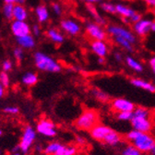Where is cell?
Returning a JSON list of instances; mask_svg holds the SVG:
<instances>
[{"mask_svg": "<svg viewBox=\"0 0 155 155\" xmlns=\"http://www.w3.org/2000/svg\"><path fill=\"white\" fill-rule=\"evenodd\" d=\"M115 9H116V13H118L125 18H129L136 14L135 10H133L124 5H121V4L115 5Z\"/></svg>", "mask_w": 155, "mask_h": 155, "instance_id": "cell-21", "label": "cell"}, {"mask_svg": "<svg viewBox=\"0 0 155 155\" xmlns=\"http://www.w3.org/2000/svg\"><path fill=\"white\" fill-rule=\"evenodd\" d=\"M2 134H3V132H2V130H1V129H0V137H1V136H2Z\"/></svg>", "mask_w": 155, "mask_h": 155, "instance_id": "cell-54", "label": "cell"}, {"mask_svg": "<svg viewBox=\"0 0 155 155\" xmlns=\"http://www.w3.org/2000/svg\"><path fill=\"white\" fill-rule=\"evenodd\" d=\"M122 140L121 136L114 130H112L109 134L106 135V137L104 139L103 142L108 146L111 147H114V146H117Z\"/></svg>", "mask_w": 155, "mask_h": 155, "instance_id": "cell-16", "label": "cell"}, {"mask_svg": "<svg viewBox=\"0 0 155 155\" xmlns=\"http://www.w3.org/2000/svg\"><path fill=\"white\" fill-rule=\"evenodd\" d=\"M17 42L19 47L24 48V49H32L35 46V40L31 34L17 38Z\"/></svg>", "mask_w": 155, "mask_h": 155, "instance_id": "cell-18", "label": "cell"}, {"mask_svg": "<svg viewBox=\"0 0 155 155\" xmlns=\"http://www.w3.org/2000/svg\"><path fill=\"white\" fill-rule=\"evenodd\" d=\"M110 105L112 109L116 112H133L136 105L133 102L125 99V98H115L110 102Z\"/></svg>", "mask_w": 155, "mask_h": 155, "instance_id": "cell-7", "label": "cell"}, {"mask_svg": "<svg viewBox=\"0 0 155 155\" xmlns=\"http://www.w3.org/2000/svg\"><path fill=\"white\" fill-rule=\"evenodd\" d=\"M12 67H13V64L10 60H5L2 63V68H3V71H5V72L10 71L12 69Z\"/></svg>", "mask_w": 155, "mask_h": 155, "instance_id": "cell-38", "label": "cell"}, {"mask_svg": "<svg viewBox=\"0 0 155 155\" xmlns=\"http://www.w3.org/2000/svg\"><path fill=\"white\" fill-rule=\"evenodd\" d=\"M126 139L142 153H150L155 144V138L149 133L132 129L126 134Z\"/></svg>", "mask_w": 155, "mask_h": 155, "instance_id": "cell-1", "label": "cell"}, {"mask_svg": "<svg viewBox=\"0 0 155 155\" xmlns=\"http://www.w3.org/2000/svg\"><path fill=\"white\" fill-rule=\"evenodd\" d=\"M47 37L55 44H62L64 42V36L55 29H50L46 32Z\"/></svg>", "mask_w": 155, "mask_h": 155, "instance_id": "cell-23", "label": "cell"}, {"mask_svg": "<svg viewBox=\"0 0 155 155\" xmlns=\"http://www.w3.org/2000/svg\"><path fill=\"white\" fill-rule=\"evenodd\" d=\"M13 11H14L13 4H5L3 6V14L8 21H12V19H14Z\"/></svg>", "mask_w": 155, "mask_h": 155, "instance_id": "cell-29", "label": "cell"}, {"mask_svg": "<svg viewBox=\"0 0 155 155\" xmlns=\"http://www.w3.org/2000/svg\"><path fill=\"white\" fill-rule=\"evenodd\" d=\"M25 3V0H18L17 1V4H18V5H23Z\"/></svg>", "mask_w": 155, "mask_h": 155, "instance_id": "cell-52", "label": "cell"}, {"mask_svg": "<svg viewBox=\"0 0 155 155\" xmlns=\"http://www.w3.org/2000/svg\"><path fill=\"white\" fill-rule=\"evenodd\" d=\"M130 124L133 129L143 133L150 134V132L154 128L153 121L151 118H143V117H136V116H133V118L130 121Z\"/></svg>", "mask_w": 155, "mask_h": 155, "instance_id": "cell-5", "label": "cell"}, {"mask_svg": "<svg viewBox=\"0 0 155 155\" xmlns=\"http://www.w3.org/2000/svg\"><path fill=\"white\" fill-rule=\"evenodd\" d=\"M149 63H150V68L154 70V69H155V56H153V57H151V58H150Z\"/></svg>", "mask_w": 155, "mask_h": 155, "instance_id": "cell-43", "label": "cell"}, {"mask_svg": "<svg viewBox=\"0 0 155 155\" xmlns=\"http://www.w3.org/2000/svg\"><path fill=\"white\" fill-rule=\"evenodd\" d=\"M114 57H115V59L117 60V61H119V62L122 61V55L120 54H117V53L114 54Z\"/></svg>", "mask_w": 155, "mask_h": 155, "instance_id": "cell-46", "label": "cell"}, {"mask_svg": "<svg viewBox=\"0 0 155 155\" xmlns=\"http://www.w3.org/2000/svg\"><path fill=\"white\" fill-rule=\"evenodd\" d=\"M153 72H154V74H155V69H154V70H153Z\"/></svg>", "mask_w": 155, "mask_h": 155, "instance_id": "cell-57", "label": "cell"}, {"mask_svg": "<svg viewBox=\"0 0 155 155\" xmlns=\"http://www.w3.org/2000/svg\"><path fill=\"white\" fill-rule=\"evenodd\" d=\"M98 63H99V64H104V57H99Z\"/></svg>", "mask_w": 155, "mask_h": 155, "instance_id": "cell-50", "label": "cell"}, {"mask_svg": "<svg viewBox=\"0 0 155 155\" xmlns=\"http://www.w3.org/2000/svg\"><path fill=\"white\" fill-rule=\"evenodd\" d=\"M87 7H88L89 11L91 12V14L93 15V17L95 18V19H96V23H97V24H104V19L98 14V12L96 11L95 8H93L91 4L88 5Z\"/></svg>", "mask_w": 155, "mask_h": 155, "instance_id": "cell-31", "label": "cell"}, {"mask_svg": "<svg viewBox=\"0 0 155 155\" xmlns=\"http://www.w3.org/2000/svg\"><path fill=\"white\" fill-rule=\"evenodd\" d=\"M23 153L21 152V148H19L18 145H17L16 147H14L12 150H11V152H10V155H22Z\"/></svg>", "mask_w": 155, "mask_h": 155, "instance_id": "cell-40", "label": "cell"}, {"mask_svg": "<svg viewBox=\"0 0 155 155\" xmlns=\"http://www.w3.org/2000/svg\"><path fill=\"white\" fill-rule=\"evenodd\" d=\"M130 83L140 89H142L144 91H147L149 92H155V85L151 82H149L147 81H144L142 79H138V78H134L130 80Z\"/></svg>", "mask_w": 155, "mask_h": 155, "instance_id": "cell-15", "label": "cell"}, {"mask_svg": "<svg viewBox=\"0 0 155 155\" xmlns=\"http://www.w3.org/2000/svg\"><path fill=\"white\" fill-rule=\"evenodd\" d=\"M5 92H6V89L0 84V100H1L3 97H4V95H5Z\"/></svg>", "mask_w": 155, "mask_h": 155, "instance_id": "cell-42", "label": "cell"}, {"mask_svg": "<svg viewBox=\"0 0 155 155\" xmlns=\"http://www.w3.org/2000/svg\"><path fill=\"white\" fill-rule=\"evenodd\" d=\"M92 52L99 57H105L108 54V47L104 41H92L91 43Z\"/></svg>", "mask_w": 155, "mask_h": 155, "instance_id": "cell-14", "label": "cell"}, {"mask_svg": "<svg viewBox=\"0 0 155 155\" xmlns=\"http://www.w3.org/2000/svg\"><path fill=\"white\" fill-rule=\"evenodd\" d=\"M112 130L113 129L111 127H109L108 126L99 123L90 131V135L93 140L103 142L104 139L106 137V135L109 134Z\"/></svg>", "mask_w": 155, "mask_h": 155, "instance_id": "cell-11", "label": "cell"}, {"mask_svg": "<svg viewBox=\"0 0 155 155\" xmlns=\"http://www.w3.org/2000/svg\"><path fill=\"white\" fill-rule=\"evenodd\" d=\"M31 31L33 32V34L35 35V36H40V34H41V28H40V26L39 25H37V24H35V25H33V27H32V29H31Z\"/></svg>", "mask_w": 155, "mask_h": 155, "instance_id": "cell-41", "label": "cell"}, {"mask_svg": "<svg viewBox=\"0 0 155 155\" xmlns=\"http://www.w3.org/2000/svg\"><path fill=\"white\" fill-rule=\"evenodd\" d=\"M2 154H3V151H2L1 149H0V155H2Z\"/></svg>", "mask_w": 155, "mask_h": 155, "instance_id": "cell-55", "label": "cell"}, {"mask_svg": "<svg viewBox=\"0 0 155 155\" xmlns=\"http://www.w3.org/2000/svg\"><path fill=\"white\" fill-rule=\"evenodd\" d=\"M13 18L14 21H25L28 18V11L23 7V5H14V11H13Z\"/></svg>", "mask_w": 155, "mask_h": 155, "instance_id": "cell-17", "label": "cell"}, {"mask_svg": "<svg viewBox=\"0 0 155 155\" xmlns=\"http://www.w3.org/2000/svg\"><path fill=\"white\" fill-rule=\"evenodd\" d=\"M107 31L112 34L114 37H121L124 38L126 40H127L128 42H130L132 45L136 43V37L135 35L129 31L128 30L122 28L120 26H115V25H110L107 28Z\"/></svg>", "mask_w": 155, "mask_h": 155, "instance_id": "cell-8", "label": "cell"}, {"mask_svg": "<svg viewBox=\"0 0 155 155\" xmlns=\"http://www.w3.org/2000/svg\"><path fill=\"white\" fill-rule=\"evenodd\" d=\"M152 21L150 19H140V21L136 22L133 25L134 31L140 36H145L147 35L150 31V25Z\"/></svg>", "mask_w": 155, "mask_h": 155, "instance_id": "cell-12", "label": "cell"}, {"mask_svg": "<svg viewBox=\"0 0 155 155\" xmlns=\"http://www.w3.org/2000/svg\"><path fill=\"white\" fill-rule=\"evenodd\" d=\"M121 154L122 155H142V152H140L135 146L129 143L122 149Z\"/></svg>", "mask_w": 155, "mask_h": 155, "instance_id": "cell-27", "label": "cell"}, {"mask_svg": "<svg viewBox=\"0 0 155 155\" xmlns=\"http://www.w3.org/2000/svg\"><path fill=\"white\" fill-rule=\"evenodd\" d=\"M99 113L93 109H85L78 116L74 122L76 128L82 131H91L97 124H99Z\"/></svg>", "mask_w": 155, "mask_h": 155, "instance_id": "cell-2", "label": "cell"}, {"mask_svg": "<svg viewBox=\"0 0 155 155\" xmlns=\"http://www.w3.org/2000/svg\"><path fill=\"white\" fill-rule=\"evenodd\" d=\"M86 2H89V3H96V2H101L102 0H84Z\"/></svg>", "mask_w": 155, "mask_h": 155, "instance_id": "cell-48", "label": "cell"}, {"mask_svg": "<svg viewBox=\"0 0 155 155\" xmlns=\"http://www.w3.org/2000/svg\"><path fill=\"white\" fill-rule=\"evenodd\" d=\"M101 8L108 13H112V14H115L116 13V9H115V6L111 4V3H107V2H104L101 4Z\"/></svg>", "mask_w": 155, "mask_h": 155, "instance_id": "cell-34", "label": "cell"}, {"mask_svg": "<svg viewBox=\"0 0 155 155\" xmlns=\"http://www.w3.org/2000/svg\"><path fill=\"white\" fill-rule=\"evenodd\" d=\"M144 1H145L150 7L155 8V0H144Z\"/></svg>", "mask_w": 155, "mask_h": 155, "instance_id": "cell-44", "label": "cell"}, {"mask_svg": "<svg viewBox=\"0 0 155 155\" xmlns=\"http://www.w3.org/2000/svg\"><path fill=\"white\" fill-rule=\"evenodd\" d=\"M86 33L93 41H104L106 38L105 31L97 23H88L86 25Z\"/></svg>", "mask_w": 155, "mask_h": 155, "instance_id": "cell-9", "label": "cell"}, {"mask_svg": "<svg viewBox=\"0 0 155 155\" xmlns=\"http://www.w3.org/2000/svg\"><path fill=\"white\" fill-rule=\"evenodd\" d=\"M141 19V15L139 14V13H136L134 16H132L131 18H125V21H127V23H136V22H138L140 21Z\"/></svg>", "mask_w": 155, "mask_h": 155, "instance_id": "cell-36", "label": "cell"}, {"mask_svg": "<svg viewBox=\"0 0 155 155\" xmlns=\"http://www.w3.org/2000/svg\"><path fill=\"white\" fill-rule=\"evenodd\" d=\"M126 62H127V65L131 69H133L134 71H136V72H142L143 71V66L140 63H139L136 59H134L133 57L127 56L126 57Z\"/></svg>", "mask_w": 155, "mask_h": 155, "instance_id": "cell-25", "label": "cell"}, {"mask_svg": "<svg viewBox=\"0 0 155 155\" xmlns=\"http://www.w3.org/2000/svg\"><path fill=\"white\" fill-rule=\"evenodd\" d=\"M77 149L71 145H62L55 155H76Z\"/></svg>", "mask_w": 155, "mask_h": 155, "instance_id": "cell-26", "label": "cell"}, {"mask_svg": "<svg viewBox=\"0 0 155 155\" xmlns=\"http://www.w3.org/2000/svg\"><path fill=\"white\" fill-rule=\"evenodd\" d=\"M150 155H155V144H154V146L152 147V149H151V150L150 151Z\"/></svg>", "mask_w": 155, "mask_h": 155, "instance_id": "cell-51", "label": "cell"}, {"mask_svg": "<svg viewBox=\"0 0 155 155\" xmlns=\"http://www.w3.org/2000/svg\"><path fill=\"white\" fill-rule=\"evenodd\" d=\"M35 67L41 71L50 72V73H57L60 72L62 68L61 65L55 61L53 57L42 53L36 52L33 55Z\"/></svg>", "mask_w": 155, "mask_h": 155, "instance_id": "cell-3", "label": "cell"}, {"mask_svg": "<svg viewBox=\"0 0 155 155\" xmlns=\"http://www.w3.org/2000/svg\"><path fill=\"white\" fill-rule=\"evenodd\" d=\"M152 121H153V125H154V127H155V114H154V117H153Z\"/></svg>", "mask_w": 155, "mask_h": 155, "instance_id": "cell-53", "label": "cell"}, {"mask_svg": "<svg viewBox=\"0 0 155 155\" xmlns=\"http://www.w3.org/2000/svg\"><path fill=\"white\" fill-rule=\"evenodd\" d=\"M150 31H155V21H152V22H151V25H150Z\"/></svg>", "mask_w": 155, "mask_h": 155, "instance_id": "cell-49", "label": "cell"}, {"mask_svg": "<svg viewBox=\"0 0 155 155\" xmlns=\"http://www.w3.org/2000/svg\"><path fill=\"white\" fill-rule=\"evenodd\" d=\"M21 81L27 87L34 86L38 82V76H37V74H35L33 72H27L22 77Z\"/></svg>", "mask_w": 155, "mask_h": 155, "instance_id": "cell-20", "label": "cell"}, {"mask_svg": "<svg viewBox=\"0 0 155 155\" xmlns=\"http://www.w3.org/2000/svg\"><path fill=\"white\" fill-rule=\"evenodd\" d=\"M11 31L16 38L23 37L26 35H30L31 32V29L25 21H13L11 23Z\"/></svg>", "mask_w": 155, "mask_h": 155, "instance_id": "cell-10", "label": "cell"}, {"mask_svg": "<svg viewBox=\"0 0 155 155\" xmlns=\"http://www.w3.org/2000/svg\"><path fill=\"white\" fill-rule=\"evenodd\" d=\"M153 114H155V109H154V110H153Z\"/></svg>", "mask_w": 155, "mask_h": 155, "instance_id": "cell-56", "label": "cell"}, {"mask_svg": "<svg viewBox=\"0 0 155 155\" xmlns=\"http://www.w3.org/2000/svg\"><path fill=\"white\" fill-rule=\"evenodd\" d=\"M63 144H61L60 142L57 141H53L48 143L45 148H44V153L45 155H55L57 153V151L59 150V149L61 148Z\"/></svg>", "mask_w": 155, "mask_h": 155, "instance_id": "cell-22", "label": "cell"}, {"mask_svg": "<svg viewBox=\"0 0 155 155\" xmlns=\"http://www.w3.org/2000/svg\"><path fill=\"white\" fill-rule=\"evenodd\" d=\"M133 115L136 117H143V118H150L151 113L150 111L143 106H136L133 111Z\"/></svg>", "mask_w": 155, "mask_h": 155, "instance_id": "cell-24", "label": "cell"}, {"mask_svg": "<svg viewBox=\"0 0 155 155\" xmlns=\"http://www.w3.org/2000/svg\"><path fill=\"white\" fill-rule=\"evenodd\" d=\"M77 142L80 143V144H84L85 143V139L81 137V136H78V137H77Z\"/></svg>", "mask_w": 155, "mask_h": 155, "instance_id": "cell-45", "label": "cell"}, {"mask_svg": "<svg viewBox=\"0 0 155 155\" xmlns=\"http://www.w3.org/2000/svg\"><path fill=\"white\" fill-rule=\"evenodd\" d=\"M36 139V130L31 126H27L23 129L21 141H19V148L23 154L27 153Z\"/></svg>", "mask_w": 155, "mask_h": 155, "instance_id": "cell-4", "label": "cell"}, {"mask_svg": "<svg viewBox=\"0 0 155 155\" xmlns=\"http://www.w3.org/2000/svg\"><path fill=\"white\" fill-rule=\"evenodd\" d=\"M52 8H53L54 12L56 15H61L62 9H61V7L59 6V4H57V3H53V4H52Z\"/></svg>", "mask_w": 155, "mask_h": 155, "instance_id": "cell-39", "label": "cell"}, {"mask_svg": "<svg viewBox=\"0 0 155 155\" xmlns=\"http://www.w3.org/2000/svg\"><path fill=\"white\" fill-rule=\"evenodd\" d=\"M0 84H1L5 89L9 87L10 79H9V76H8V72H5V71L0 72Z\"/></svg>", "mask_w": 155, "mask_h": 155, "instance_id": "cell-32", "label": "cell"}, {"mask_svg": "<svg viewBox=\"0 0 155 155\" xmlns=\"http://www.w3.org/2000/svg\"><path fill=\"white\" fill-rule=\"evenodd\" d=\"M114 41L116 42V44L119 45L121 47H123L126 51L127 52H132L133 51V45L130 42H128L127 40L121 37H114Z\"/></svg>", "mask_w": 155, "mask_h": 155, "instance_id": "cell-28", "label": "cell"}, {"mask_svg": "<svg viewBox=\"0 0 155 155\" xmlns=\"http://www.w3.org/2000/svg\"><path fill=\"white\" fill-rule=\"evenodd\" d=\"M36 131L47 138H53L57 133L54 123L49 119H42L39 121L36 126Z\"/></svg>", "mask_w": 155, "mask_h": 155, "instance_id": "cell-6", "label": "cell"}, {"mask_svg": "<svg viewBox=\"0 0 155 155\" xmlns=\"http://www.w3.org/2000/svg\"><path fill=\"white\" fill-rule=\"evenodd\" d=\"M60 26L70 35H78L81 31V26L72 19H63L60 23Z\"/></svg>", "mask_w": 155, "mask_h": 155, "instance_id": "cell-13", "label": "cell"}, {"mask_svg": "<svg viewBox=\"0 0 155 155\" xmlns=\"http://www.w3.org/2000/svg\"><path fill=\"white\" fill-rule=\"evenodd\" d=\"M13 54H14V57L16 58V60L18 62H21L23 59L24 52L21 47H16L13 51Z\"/></svg>", "mask_w": 155, "mask_h": 155, "instance_id": "cell-35", "label": "cell"}, {"mask_svg": "<svg viewBox=\"0 0 155 155\" xmlns=\"http://www.w3.org/2000/svg\"><path fill=\"white\" fill-rule=\"evenodd\" d=\"M93 94L94 96L96 97L97 100H99L101 102H107L109 100V96L108 94H106L105 92L102 91H99V90H95L93 91Z\"/></svg>", "mask_w": 155, "mask_h": 155, "instance_id": "cell-33", "label": "cell"}, {"mask_svg": "<svg viewBox=\"0 0 155 155\" xmlns=\"http://www.w3.org/2000/svg\"><path fill=\"white\" fill-rule=\"evenodd\" d=\"M17 1L18 0H4L5 4H13V5H14V3L17 4Z\"/></svg>", "mask_w": 155, "mask_h": 155, "instance_id": "cell-47", "label": "cell"}, {"mask_svg": "<svg viewBox=\"0 0 155 155\" xmlns=\"http://www.w3.org/2000/svg\"><path fill=\"white\" fill-rule=\"evenodd\" d=\"M35 13L39 22H45L49 18V11L45 5L38 6L35 9Z\"/></svg>", "mask_w": 155, "mask_h": 155, "instance_id": "cell-19", "label": "cell"}, {"mask_svg": "<svg viewBox=\"0 0 155 155\" xmlns=\"http://www.w3.org/2000/svg\"><path fill=\"white\" fill-rule=\"evenodd\" d=\"M3 111L8 114H17L19 112V109L17 106H6Z\"/></svg>", "mask_w": 155, "mask_h": 155, "instance_id": "cell-37", "label": "cell"}, {"mask_svg": "<svg viewBox=\"0 0 155 155\" xmlns=\"http://www.w3.org/2000/svg\"><path fill=\"white\" fill-rule=\"evenodd\" d=\"M133 112H120V113H116V119L119 121H131L133 118Z\"/></svg>", "mask_w": 155, "mask_h": 155, "instance_id": "cell-30", "label": "cell"}]
</instances>
